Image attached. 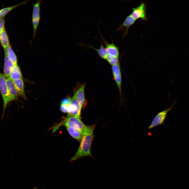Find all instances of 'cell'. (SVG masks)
Wrapping results in <instances>:
<instances>
[{
	"label": "cell",
	"instance_id": "9c48e42d",
	"mask_svg": "<svg viewBox=\"0 0 189 189\" xmlns=\"http://www.w3.org/2000/svg\"><path fill=\"white\" fill-rule=\"evenodd\" d=\"M136 20L130 14L126 17L122 24L116 29V31H124L123 34V37H124L128 34L129 27L134 24Z\"/></svg>",
	"mask_w": 189,
	"mask_h": 189
},
{
	"label": "cell",
	"instance_id": "2e32d148",
	"mask_svg": "<svg viewBox=\"0 0 189 189\" xmlns=\"http://www.w3.org/2000/svg\"><path fill=\"white\" fill-rule=\"evenodd\" d=\"M5 55L8 57L15 64H17V59L15 53L10 44L4 49Z\"/></svg>",
	"mask_w": 189,
	"mask_h": 189
},
{
	"label": "cell",
	"instance_id": "277c9868",
	"mask_svg": "<svg viewBox=\"0 0 189 189\" xmlns=\"http://www.w3.org/2000/svg\"><path fill=\"white\" fill-rule=\"evenodd\" d=\"M41 0H37L33 4L32 15V22L33 28V38L35 37L37 28L40 19V5Z\"/></svg>",
	"mask_w": 189,
	"mask_h": 189
},
{
	"label": "cell",
	"instance_id": "7c38bea8",
	"mask_svg": "<svg viewBox=\"0 0 189 189\" xmlns=\"http://www.w3.org/2000/svg\"><path fill=\"white\" fill-rule=\"evenodd\" d=\"M85 84H83L77 90L74 94L82 108L85 101Z\"/></svg>",
	"mask_w": 189,
	"mask_h": 189
},
{
	"label": "cell",
	"instance_id": "5bb4252c",
	"mask_svg": "<svg viewBox=\"0 0 189 189\" xmlns=\"http://www.w3.org/2000/svg\"><path fill=\"white\" fill-rule=\"evenodd\" d=\"M13 81L19 95H20L24 99H26L24 93V83L22 78L14 80Z\"/></svg>",
	"mask_w": 189,
	"mask_h": 189
},
{
	"label": "cell",
	"instance_id": "cb8c5ba5",
	"mask_svg": "<svg viewBox=\"0 0 189 189\" xmlns=\"http://www.w3.org/2000/svg\"><path fill=\"white\" fill-rule=\"evenodd\" d=\"M36 189V187H35V188H33L32 189Z\"/></svg>",
	"mask_w": 189,
	"mask_h": 189
},
{
	"label": "cell",
	"instance_id": "d6986e66",
	"mask_svg": "<svg viewBox=\"0 0 189 189\" xmlns=\"http://www.w3.org/2000/svg\"><path fill=\"white\" fill-rule=\"evenodd\" d=\"M28 0L25 1L18 4L0 9V18L3 17L11 10L20 5L26 4Z\"/></svg>",
	"mask_w": 189,
	"mask_h": 189
},
{
	"label": "cell",
	"instance_id": "30bf717a",
	"mask_svg": "<svg viewBox=\"0 0 189 189\" xmlns=\"http://www.w3.org/2000/svg\"><path fill=\"white\" fill-rule=\"evenodd\" d=\"M105 45V48L108 54L113 56L119 57V48L116 46L112 41L109 43L102 38Z\"/></svg>",
	"mask_w": 189,
	"mask_h": 189
},
{
	"label": "cell",
	"instance_id": "ba28073f",
	"mask_svg": "<svg viewBox=\"0 0 189 189\" xmlns=\"http://www.w3.org/2000/svg\"><path fill=\"white\" fill-rule=\"evenodd\" d=\"M112 72L114 79L115 80L119 91L120 96H122V76L119 63L112 65Z\"/></svg>",
	"mask_w": 189,
	"mask_h": 189
},
{
	"label": "cell",
	"instance_id": "8992f818",
	"mask_svg": "<svg viewBox=\"0 0 189 189\" xmlns=\"http://www.w3.org/2000/svg\"><path fill=\"white\" fill-rule=\"evenodd\" d=\"M146 10L145 4L142 2L138 7L133 8L132 12L130 14L135 20L140 19L146 21L147 18Z\"/></svg>",
	"mask_w": 189,
	"mask_h": 189
},
{
	"label": "cell",
	"instance_id": "6da1fadb",
	"mask_svg": "<svg viewBox=\"0 0 189 189\" xmlns=\"http://www.w3.org/2000/svg\"><path fill=\"white\" fill-rule=\"evenodd\" d=\"M93 132L83 135L79 148L69 161L72 162L84 157L89 156L93 158L91 152V148L94 137Z\"/></svg>",
	"mask_w": 189,
	"mask_h": 189
},
{
	"label": "cell",
	"instance_id": "7a4b0ae2",
	"mask_svg": "<svg viewBox=\"0 0 189 189\" xmlns=\"http://www.w3.org/2000/svg\"><path fill=\"white\" fill-rule=\"evenodd\" d=\"M66 127H69L79 131L83 135L93 132L95 125L87 126L85 124L80 118L75 117L66 118L62 124Z\"/></svg>",
	"mask_w": 189,
	"mask_h": 189
},
{
	"label": "cell",
	"instance_id": "9a60e30c",
	"mask_svg": "<svg viewBox=\"0 0 189 189\" xmlns=\"http://www.w3.org/2000/svg\"><path fill=\"white\" fill-rule=\"evenodd\" d=\"M12 80L22 78V75L20 67L17 64L13 68L9 77Z\"/></svg>",
	"mask_w": 189,
	"mask_h": 189
},
{
	"label": "cell",
	"instance_id": "4fadbf2b",
	"mask_svg": "<svg viewBox=\"0 0 189 189\" xmlns=\"http://www.w3.org/2000/svg\"><path fill=\"white\" fill-rule=\"evenodd\" d=\"M6 82L12 101L16 100L19 94L14 86L13 81L8 78H6Z\"/></svg>",
	"mask_w": 189,
	"mask_h": 189
},
{
	"label": "cell",
	"instance_id": "ac0fdd59",
	"mask_svg": "<svg viewBox=\"0 0 189 189\" xmlns=\"http://www.w3.org/2000/svg\"><path fill=\"white\" fill-rule=\"evenodd\" d=\"M70 134L73 138L80 142L83 135L79 131L69 127H66Z\"/></svg>",
	"mask_w": 189,
	"mask_h": 189
},
{
	"label": "cell",
	"instance_id": "5b68a950",
	"mask_svg": "<svg viewBox=\"0 0 189 189\" xmlns=\"http://www.w3.org/2000/svg\"><path fill=\"white\" fill-rule=\"evenodd\" d=\"M174 103L169 108L158 113L154 117L150 125L148 127L149 129L160 125L164 124V121L168 112L173 108L175 104Z\"/></svg>",
	"mask_w": 189,
	"mask_h": 189
},
{
	"label": "cell",
	"instance_id": "603a6c76",
	"mask_svg": "<svg viewBox=\"0 0 189 189\" xmlns=\"http://www.w3.org/2000/svg\"><path fill=\"white\" fill-rule=\"evenodd\" d=\"M5 23L4 17L0 18V33L5 29Z\"/></svg>",
	"mask_w": 189,
	"mask_h": 189
},
{
	"label": "cell",
	"instance_id": "52a82bcc",
	"mask_svg": "<svg viewBox=\"0 0 189 189\" xmlns=\"http://www.w3.org/2000/svg\"><path fill=\"white\" fill-rule=\"evenodd\" d=\"M81 109L77 100L73 96L71 98L67 117H75L80 118Z\"/></svg>",
	"mask_w": 189,
	"mask_h": 189
},
{
	"label": "cell",
	"instance_id": "44dd1931",
	"mask_svg": "<svg viewBox=\"0 0 189 189\" xmlns=\"http://www.w3.org/2000/svg\"><path fill=\"white\" fill-rule=\"evenodd\" d=\"M71 98L68 97L63 99L61 101L60 109L64 113L68 112V108L70 103Z\"/></svg>",
	"mask_w": 189,
	"mask_h": 189
},
{
	"label": "cell",
	"instance_id": "8fae6325",
	"mask_svg": "<svg viewBox=\"0 0 189 189\" xmlns=\"http://www.w3.org/2000/svg\"><path fill=\"white\" fill-rule=\"evenodd\" d=\"M15 65L7 56L5 55L3 74L6 78L9 77L10 72Z\"/></svg>",
	"mask_w": 189,
	"mask_h": 189
},
{
	"label": "cell",
	"instance_id": "3957f363",
	"mask_svg": "<svg viewBox=\"0 0 189 189\" xmlns=\"http://www.w3.org/2000/svg\"><path fill=\"white\" fill-rule=\"evenodd\" d=\"M0 92L3 101V107L1 120L3 118L5 111L8 104L12 101L6 82V78L0 72Z\"/></svg>",
	"mask_w": 189,
	"mask_h": 189
},
{
	"label": "cell",
	"instance_id": "ffe728a7",
	"mask_svg": "<svg viewBox=\"0 0 189 189\" xmlns=\"http://www.w3.org/2000/svg\"><path fill=\"white\" fill-rule=\"evenodd\" d=\"M86 45L95 50L101 58L105 59L108 54L102 42H101V46L99 49H96L90 45L86 44Z\"/></svg>",
	"mask_w": 189,
	"mask_h": 189
},
{
	"label": "cell",
	"instance_id": "7402d4cb",
	"mask_svg": "<svg viewBox=\"0 0 189 189\" xmlns=\"http://www.w3.org/2000/svg\"><path fill=\"white\" fill-rule=\"evenodd\" d=\"M108 62L112 65L117 64L119 63L118 57H113Z\"/></svg>",
	"mask_w": 189,
	"mask_h": 189
},
{
	"label": "cell",
	"instance_id": "e0dca14e",
	"mask_svg": "<svg viewBox=\"0 0 189 189\" xmlns=\"http://www.w3.org/2000/svg\"><path fill=\"white\" fill-rule=\"evenodd\" d=\"M0 43L4 50L10 45L9 37L5 29L0 33Z\"/></svg>",
	"mask_w": 189,
	"mask_h": 189
}]
</instances>
